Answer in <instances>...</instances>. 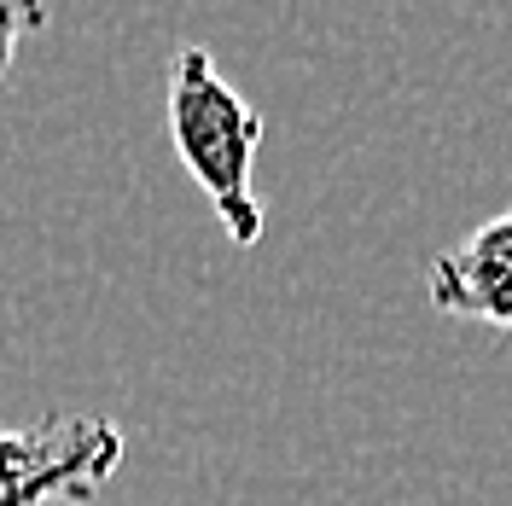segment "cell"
Listing matches in <instances>:
<instances>
[{
  "mask_svg": "<svg viewBox=\"0 0 512 506\" xmlns=\"http://www.w3.org/2000/svg\"><path fill=\"white\" fill-rule=\"evenodd\" d=\"M123 454L128 437L99 413H47L0 431V506H88Z\"/></svg>",
  "mask_w": 512,
  "mask_h": 506,
  "instance_id": "cell-2",
  "label": "cell"
},
{
  "mask_svg": "<svg viewBox=\"0 0 512 506\" xmlns=\"http://www.w3.org/2000/svg\"><path fill=\"white\" fill-rule=\"evenodd\" d=\"M169 146L192 175V187L210 198L222 233L239 251H251L268 222L262 198H256L262 117L198 41H187L169 64Z\"/></svg>",
  "mask_w": 512,
  "mask_h": 506,
  "instance_id": "cell-1",
  "label": "cell"
},
{
  "mask_svg": "<svg viewBox=\"0 0 512 506\" xmlns=\"http://www.w3.org/2000/svg\"><path fill=\"white\" fill-rule=\"evenodd\" d=\"M425 297L454 320L512 332V210L478 222L460 245H448L425 274Z\"/></svg>",
  "mask_w": 512,
  "mask_h": 506,
  "instance_id": "cell-3",
  "label": "cell"
},
{
  "mask_svg": "<svg viewBox=\"0 0 512 506\" xmlns=\"http://www.w3.org/2000/svg\"><path fill=\"white\" fill-rule=\"evenodd\" d=\"M41 24H47V6H35V0H0V82L12 76L24 35H35Z\"/></svg>",
  "mask_w": 512,
  "mask_h": 506,
  "instance_id": "cell-4",
  "label": "cell"
}]
</instances>
